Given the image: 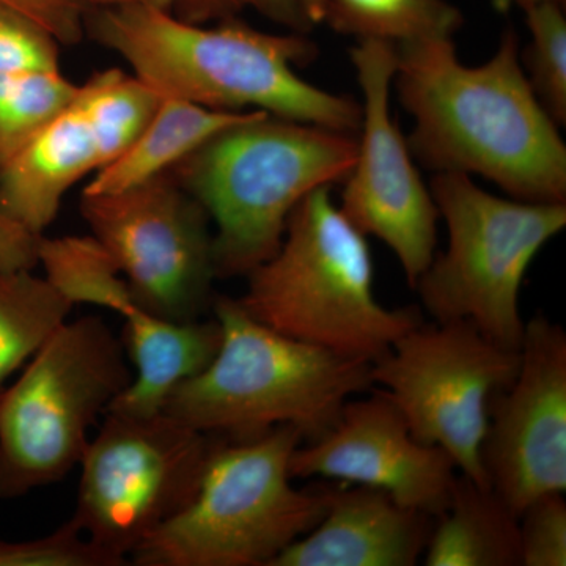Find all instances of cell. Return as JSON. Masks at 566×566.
I'll return each instance as SVG.
<instances>
[{"label":"cell","mask_w":566,"mask_h":566,"mask_svg":"<svg viewBox=\"0 0 566 566\" xmlns=\"http://www.w3.org/2000/svg\"><path fill=\"white\" fill-rule=\"evenodd\" d=\"M395 46L392 87L415 117L416 161L436 174L479 175L512 199L566 203L560 126L528 84L513 29L476 66L460 61L453 36Z\"/></svg>","instance_id":"cell-1"},{"label":"cell","mask_w":566,"mask_h":566,"mask_svg":"<svg viewBox=\"0 0 566 566\" xmlns=\"http://www.w3.org/2000/svg\"><path fill=\"white\" fill-rule=\"evenodd\" d=\"M84 31L161 96L222 112L260 111L356 134L360 104L297 76L318 51L304 33H270L232 18L208 28L159 7L87 9Z\"/></svg>","instance_id":"cell-2"},{"label":"cell","mask_w":566,"mask_h":566,"mask_svg":"<svg viewBox=\"0 0 566 566\" xmlns=\"http://www.w3.org/2000/svg\"><path fill=\"white\" fill-rule=\"evenodd\" d=\"M356 136L252 111L170 169L214 223L218 279L240 277L281 248L294 208L323 186L344 182Z\"/></svg>","instance_id":"cell-3"},{"label":"cell","mask_w":566,"mask_h":566,"mask_svg":"<svg viewBox=\"0 0 566 566\" xmlns=\"http://www.w3.org/2000/svg\"><path fill=\"white\" fill-rule=\"evenodd\" d=\"M212 311L222 334L218 353L175 387L163 409L193 430L248 441L292 424L312 441L349 398L374 387L370 363L286 337L253 319L234 297H214Z\"/></svg>","instance_id":"cell-4"},{"label":"cell","mask_w":566,"mask_h":566,"mask_svg":"<svg viewBox=\"0 0 566 566\" xmlns=\"http://www.w3.org/2000/svg\"><path fill=\"white\" fill-rule=\"evenodd\" d=\"M237 297L253 319L294 340L374 364L422 323L415 307L389 308L375 293L374 256L331 197L315 189L294 208L281 248Z\"/></svg>","instance_id":"cell-5"},{"label":"cell","mask_w":566,"mask_h":566,"mask_svg":"<svg viewBox=\"0 0 566 566\" xmlns=\"http://www.w3.org/2000/svg\"><path fill=\"white\" fill-rule=\"evenodd\" d=\"M304 436L281 424L248 441L216 439L197 493L136 551L139 566H271L322 520L333 491L296 490Z\"/></svg>","instance_id":"cell-6"},{"label":"cell","mask_w":566,"mask_h":566,"mask_svg":"<svg viewBox=\"0 0 566 566\" xmlns=\"http://www.w3.org/2000/svg\"><path fill=\"white\" fill-rule=\"evenodd\" d=\"M430 191L449 243L416 283L424 311L434 323H469L494 344L520 349L524 279L539 251L564 232L566 203L494 196L464 174H436Z\"/></svg>","instance_id":"cell-7"},{"label":"cell","mask_w":566,"mask_h":566,"mask_svg":"<svg viewBox=\"0 0 566 566\" xmlns=\"http://www.w3.org/2000/svg\"><path fill=\"white\" fill-rule=\"evenodd\" d=\"M132 381L122 342L99 316L66 319L0 398V501L65 479Z\"/></svg>","instance_id":"cell-8"},{"label":"cell","mask_w":566,"mask_h":566,"mask_svg":"<svg viewBox=\"0 0 566 566\" xmlns=\"http://www.w3.org/2000/svg\"><path fill=\"white\" fill-rule=\"evenodd\" d=\"M216 439L166 412H106L82 455L71 520L96 546L129 564L134 551L191 502Z\"/></svg>","instance_id":"cell-9"},{"label":"cell","mask_w":566,"mask_h":566,"mask_svg":"<svg viewBox=\"0 0 566 566\" xmlns=\"http://www.w3.org/2000/svg\"><path fill=\"white\" fill-rule=\"evenodd\" d=\"M520 349L494 344L464 322L417 324L371 364V382L405 417L417 441L490 485L482 461L491 397L513 381Z\"/></svg>","instance_id":"cell-10"},{"label":"cell","mask_w":566,"mask_h":566,"mask_svg":"<svg viewBox=\"0 0 566 566\" xmlns=\"http://www.w3.org/2000/svg\"><path fill=\"white\" fill-rule=\"evenodd\" d=\"M80 210L145 311L182 323L212 307L211 221L172 175L117 192H82Z\"/></svg>","instance_id":"cell-11"},{"label":"cell","mask_w":566,"mask_h":566,"mask_svg":"<svg viewBox=\"0 0 566 566\" xmlns=\"http://www.w3.org/2000/svg\"><path fill=\"white\" fill-rule=\"evenodd\" d=\"M349 57L363 103L356 161L338 208L360 233L394 252L406 282L415 289L433 260L441 218L390 111L397 46L381 40L357 41Z\"/></svg>","instance_id":"cell-12"},{"label":"cell","mask_w":566,"mask_h":566,"mask_svg":"<svg viewBox=\"0 0 566 566\" xmlns=\"http://www.w3.org/2000/svg\"><path fill=\"white\" fill-rule=\"evenodd\" d=\"M488 483L521 515L566 491V334L545 316L526 322L513 381L491 397L482 446Z\"/></svg>","instance_id":"cell-13"},{"label":"cell","mask_w":566,"mask_h":566,"mask_svg":"<svg viewBox=\"0 0 566 566\" xmlns=\"http://www.w3.org/2000/svg\"><path fill=\"white\" fill-rule=\"evenodd\" d=\"M371 389L370 397L349 398L322 436L297 446L290 474L378 488L398 504L438 517L449 505L457 465L444 450L417 441L397 406Z\"/></svg>","instance_id":"cell-14"},{"label":"cell","mask_w":566,"mask_h":566,"mask_svg":"<svg viewBox=\"0 0 566 566\" xmlns=\"http://www.w3.org/2000/svg\"><path fill=\"white\" fill-rule=\"evenodd\" d=\"M434 517L398 504L378 488L333 491L318 524L271 566H415Z\"/></svg>","instance_id":"cell-15"},{"label":"cell","mask_w":566,"mask_h":566,"mask_svg":"<svg viewBox=\"0 0 566 566\" xmlns=\"http://www.w3.org/2000/svg\"><path fill=\"white\" fill-rule=\"evenodd\" d=\"M104 166L102 142L76 95L0 167V208L32 233L43 234L57 218L65 193Z\"/></svg>","instance_id":"cell-16"},{"label":"cell","mask_w":566,"mask_h":566,"mask_svg":"<svg viewBox=\"0 0 566 566\" xmlns=\"http://www.w3.org/2000/svg\"><path fill=\"white\" fill-rule=\"evenodd\" d=\"M422 560L427 566H521L520 515L490 485L458 474Z\"/></svg>","instance_id":"cell-17"},{"label":"cell","mask_w":566,"mask_h":566,"mask_svg":"<svg viewBox=\"0 0 566 566\" xmlns=\"http://www.w3.org/2000/svg\"><path fill=\"white\" fill-rule=\"evenodd\" d=\"M251 112L212 111L163 96L158 109L137 139L115 161L93 175L84 192L123 191L169 174L214 134L243 120Z\"/></svg>","instance_id":"cell-18"},{"label":"cell","mask_w":566,"mask_h":566,"mask_svg":"<svg viewBox=\"0 0 566 566\" xmlns=\"http://www.w3.org/2000/svg\"><path fill=\"white\" fill-rule=\"evenodd\" d=\"M73 307L33 271L0 274V398L11 375L50 340Z\"/></svg>","instance_id":"cell-19"},{"label":"cell","mask_w":566,"mask_h":566,"mask_svg":"<svg viewBox=\"0 0 566 566\" xmlns=\"http://www.w3.org/2000/svg\"><path fill=\"white\" fill-rule=\"evenodd\" d=\"M323 22L356 41L403 44L453 36L463 14L447 0H327Z\"/></svg>","instance_id":"cell-20"},{"label":"cell","mask_w":566,"mask_h":566,"mask_svg":"<svg viewBox=\"0 0 566 566\" xmlns=\"http://www.w3.org/2000/svg\"><path fill=\"white\" fill-rule=\"evenodd\" d=\"M161 98L139 77L118 69L99 71L80 85L77 99L98 134L106 166L137 139Z\"/></svg>","instance_id":"cell-21"},{"label":"cell","mask_w":566,"mask_h":566,"mask_svg":"<svg viewBox=\"0 0 566 566\" xmlns=\"http://www.w3.org/2000/svg\"><path fill=\"white\" fill-rule=\"evenodd\" d=\"M77 91L61 70L0 74V167L65 111Z\"/></svg>","instance_id":"cell-22"},{"label":"cell","mask_w":566,"mask_h":566,"mask_svg":"<svg viewBox=\"0 0 566 566\" xmlns=\"http://www.w3.org/2000/svg\"><path fill=\"white\" fill-rule=\"evenodd\" d=\"M526 13L528 44L521 54L536 98L558 126L566 123V17L564 2H542Z\"/></svg>","instance_id":"cell-23"},{"label":"cell","mask_w":566,"mask_h":566,"mask_svg":"<svg viewBox=\"0 0 566 566\" xmlns=\"http://www.w3.org/2000/svg\"><path fill=\"white\" fill-rule=\"evenodd\" d=\"M91 542L73 520L41 538L9 542L0 538V566H123Z\"/></svg>","instance_id":"cell-24"},{"label":"cell","mask_w":566,"mask_h":566,"mask_svg":"<svg viewBox=\"0 0 566 566\" xmlns=\"http://www.w3.org/2000/svg\"><path fill=\"white\" fill-rule=\"evenodd\" d=\"M59 48L43 24L0 2V74L61 70Z\"/></svg>","instance_id":"cell-25"},{"label":"cell","mask_w":566,"mask_h":566,"mask_svg":"<svg viewBox=\"0 0 566 566\" xmlns=\"http://www.w3.org/2000/svg\"><path fill=\"white\" fill-rule=\"evenodd\" d=\"M521 566L566 565L564 494L536 499L520 515Z\"/></svg>","instance_id":"cell-26"},{"label":"cell","mask_w":566,"mask_h":566,"mask_svg":"<svg viewBox=\"0 0 566 566\" xmlns=\"http://www.w3.org/2000/svg\"><path fill=\"white\" fill-rule=\"evenodd\" d=\"M177 7L180 11L178 17L196 24L232 20L245 10H253L289 31L297 33L311 31L289 0H178Z\"/></svg>","instance_id":"cell-27"},{"label":"cell","mask_w":566,"mask_h":566,"mask_svg":"<svg viewBox=\"0 0 566 566\" xmlns=\"http://www.w3.org/2000/svg\"><path fill=\"white\" fill-rule=\"evenodd\" d=\"M43 24L61 44L80 43L85 9L70 0H0Z\"/></svg>","instance_id":"cell-28"},{"label":"cell","mask_w":566,"mask_h":566,"mask_svg":"<svg viewBox=\"0 0 566 566\" xmlns=\"http://www.w3.org/2000/svg\"><path fill=\"white\" fill-rule=\"evenodd\" d=\"M40 238L0 208V274L35 270Z\"/></svg>","instance_id":"cell-29"},{"label":"cell","mask_w":566,"mask_h":566,"mask_svg":"<svg viewBox=\"0 0 566 566\" xmlns=\"http://www.w3.org/2000/svg\"><path fill=\"white\" fill-rule=\"evenodd\" d=\"M82 9H115V7H159L172 10L178 0H70Z\"/></svg>","instance_id":"cell-30"},{"label":"cell","mask_w":566,"mask_h":566,"mask_svg":"<svg viewBox=\"0 0 566 566\" xmlns=\"http://www.w3.org/2000/svg\"><path fill=\"white\" fill-rule=\"evenodd\" d=\"M294 10L301 14L308 28L322 24L326 14L327 0H289Z\"/></svg>","instance_id":"cell-31"},{"label":"cell","mask_w":566,"mask_h":566,"mask_svg":"<svg viewBox=\"0 0 566 566\" xmlns=\"http://www.w3.org/2000/svg\"><path fill=\"white\" fill-rule=\"evenodd\" d=\"M509 2L515 3L520 9L526 10L528 7L536 6V3L551 2V0H509ZM554 2L565 3V0H554Z\"/></svg>","instance_id":"cell-32"}]
</instances>
